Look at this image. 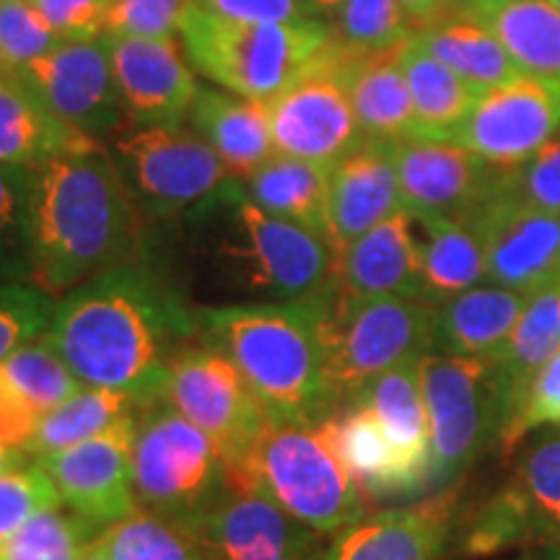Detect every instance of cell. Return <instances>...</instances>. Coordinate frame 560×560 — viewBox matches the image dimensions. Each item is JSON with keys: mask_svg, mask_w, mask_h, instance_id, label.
<instances>
[{"mask_svg": "<svg viewBox=\"0 0 560 560\" xmlns=\"http://www.w3.org/2000/svg\"><path fill=\"white\" fill-rule=\"evenodd\" d=\"M42 338L81 384L128 392L149 405L200 330L179 285L140 257L55 299Z\"/></svg>", "mask_w": 560, "mask_h": 560, "instance_id": "1", "label": "cell"}, {"mask_svg": "<svg viewBox=\"0 0 560 560\" xmlns=\"http://www.w3.org/2000/svg\"><path fill=\"white\" fill-rule=\"evenodd\" d=\"M143 223L102 143L34 166L19 240L24 283L58 299L140 260Z\"/></svg>", "mask_w": 560, "mask_h": 560, "instance_id": "2", "label": "cell"}, {"mask_svg": "<svg viewBox=\"0 0 560 560\" xmlns=\"http://www.w3.org/2000/svg\"><path fill=\"white\" fill-rule=\"evenodd\" d=\"M177 221L202 278L242 301L306 299L338 280L335 244L255 206L240 177Z\"/></svg>", "mask_w": 560, "mask_h": 560, "instance_id": "3", "label": "cell"}, {"mask_svg": "<svg viewBox=\"0 0 560 560\" xmlns=\"http://www.w3.org/2000/svg\"><path fill=\"white\" fill-rule=\"evenodd\" d=\"M195 317L200 340L229 355L270 423L319 425L340 410L327 374L317 293L195 306Z\"/></svg>", "mask_w": 560, "mask_h": 560, "instance_id": "4", "label": "cell"}, {"mask_svg": "<svg viewBox=\"0 0 560 560\" xmlns=\"http://www.w3.org/2000/svg\"><path fill=\"white\" fill-rule=\"evenodd\" d=\"M327 21H231L187 5L179 45L200 79L244 100L270 102L330 50Z\"/></svg>", "mask_w": 560, "mask_h": 560, "instance_id": "5", "label": "cell"}, {"mask_svg": "<svg viewBox=\"0 0 560 560\" xmlns=\"http://www.w3.org/2000/svg\"><path fill=\"white\" fill-rule=\"evenodd\" d=\"M242 490L268 495L325 537L366 520V495L340 459L325 420L319 425L268 423Z\"/></svg>", "mask_w": 560, "mask_h": 560, "instance_id": "6", "label": "cell"}, {"mask_svg": "<svg viewBox=\"0 0 560 560\" xmlns=\"http://www.w3.org/2000/svg\"><path fill=\"white\" fill-rule=\"evenodd\" d=\"M327 374L346 408L384 371L433 350V312L420 299H355L335 280L317 293Z\"/></svg>", "mask_w": 560, "mask_h": 560, "instance_id": "7", "label": "cell"}, {"mask_svg": "<svg viewBox=\"0 0 560 560\" xmlns=\"http://www.w3.org/2000/svg\"><path fill=\"white\" fill-rule=\"evenodd\" d=\"M418 374L431 433L429 490H444L503 436L509 389L493 361L444 350H429Z\"/></svg>", "mask_w": 560, "mask_h": 560, "instance_id": "8", "label": "cell"}, {"mask_svg": "<svg viewBox=\"0 0 560 560\" xmlns=\"http://www.w3.org/2000/svg\"><path fill=\"white\" fill-rule=\"evenodd\" d=\"M229 490L223 454L198 425L166 402L140 408L132 439V493L138 509L190 527Z\"/></svg>", "mask_w": 560, "mask_h": 560, "instance_id": "9", "label": "cell"}, {"mask_svg": "<svg viewBox=\"0 0 560 560\" xmlns=\"http://www.w3.org/2000/svg\"><path fill=\"white\" fill-rule=\"evenodd\" d=\"M104 151L143 219L177 221L234 177L187 122L122 125Z\"/></svg>", "mask_w": 560, "mask_h": 560, "instance_id": "10", "label": "cell"}, {"mask_svg": "<svg viewBox=\"0 0 560 560\" xmlns=\"http://www.w3.org/2000/svg\"><path fill=\"white\" fill-rule=\"evenodd\" d=\"M156 400L185 416L219 446L231 488L242 490L270 420L229 355L206 340H195L172 361Z\"/></svg>", "mask_w": 560, "mask_h": 560, "instance_id": "11", "label": "cell"}, {"mask_svg": "<svg viewBox=\"0 0 560 560\" xmlns=\"http://www.w3.org/2000/svg\"><path fill=\"white\" fill-rule=\"evenodd\" d=\"M340 55L335 39L304 75L265 102L276 153L332 166L366 140L340 79Z\"/></svg>", "mask_w": 560, "mask_h": 560, "instance_id": "12", "label": "cell"}, {"mask_svg": "<svg viewBox=\"0 0 560 560\" xmlns=\"http://www.w3.org/2000/svg\"><path fill=\"white\" fill-rule=\"evenodd\" d=\"M560 132V81L516 75L486 89L454 132L475 156L501 172H514Z\"/></svg>", "mask_w": 560, "mask_h": 560, "instance_id": "13", "label": "cell"}, {"mask_svg": "<svg viewBox=\"0 0 560 560\" xmlns=\"http://www.w3.org/2000/svg\"><path fill=\"white\" fill-rule=\"evenodd\" d=\"M13 75L24 81L62 122L94 143H104L128 125L104 34L62 39L55 50Z\"/></svg>", "mask_w": 560, "mask_h": 560, "instance_id": "14", "label": "cell"}, {"mask_svg": "<svg viewBox=\"0 0 560 560\" xmlns=\"http://www.w3.org/2000/svg\"><path fill=\"white\" fill-rule=\"evenodd\" d=\"M486 247V280L532 293L560 280V213L532 208L499 187L467 215Z\"/></svg>", "mask_w": 560, "mask_h": 560, "instance_id": "15", "label": "cell"}, {"mask_svg": "<svg viewBox=\"0 0 560 560\" xmlns=\"http://www.w3.org/2000/svg\"><path fill=\"white\" fill-rule=\"evenodd\" d=\"M138 412L100 436L37 459L58 488L62 506L102 532L138 509L132 493V439Z\"/></svg>", "mask_w": 560, "mask_h": 560, "instance_id": "16", "label": "cell"}, {"mask_svg": "<svg viewBox=\"0 0 560 560\" xmlns=\"http://www.w3.org/2000/svg\"><path fill=\"white\" fill-rule=\"evenodd\" d=\"M190 529L208 560H322L327 548L325 535L255 490L231 488Z\"/></svg>", "mask_w": 560, "mask_h": 560, "instance_id": "17", "label": "cell"}, {"mask_svg": "<svg viewBox=\"0 0 560 560\" xmlns=\"http://www.w3.org/2000/svg\"><path fill=\"white\" fill-rule=\"evenodd\" d=\"M177 39L104 34L128 122H187L202 81Z\"/></svg>", "mask_w": 560, "mask_h": 560, "instance_id": "18", "label": "cell"}, {"mask_svg": "<svg viewBox=\"0 0 560 560\" xmlns=\"http://www.w3.org/2000/svg\"><path fill=\"white\" fill-rule=\"evenodd\" d=\"M392 151L410 215H470L501 187V170L452 140L412 136Z\"/></svg>", "mask_w": 560, "mask_h": 560, "instance_id": "19", "label": "cell"}, {"mask_svg": "<svg viewBox=\"0 0 560 560\" xmlns=\"http://www.w3.org/2000/svg\"><path fill=\"white\" fill-rule=\"evenodd\" d=\"M400 210V174L392 143L363 140L330 166L327 231L338 252Z\"/></svg>", "mask_w": 560, "mask_h": 560, "instance_id": "20", "label": "cell"}, {"mask_svg": "<svg viewBox=\"0 0 560 560\" xmlns=\"http://www.w3.org/2000/svg\"><path fill=\"white\" fill-rule=\"evenodd\" d=\"M452 516V495L382 511L332 535L322 560H441L450 548Z\"/></svg>", "mask_w": 560, "mask_h": 560, "instance_id": "21", "label": "cell"}, {"mask_svg": "<svg viewBox=\"0 0 560 560\" xmlns=\"http://www.w3.org/2000/svg\"><path fill=\"white\" fill-rule=\"evenodd\" d=\"M338 283L355 299L423 301L418 234L408 210H400L340 249Z\"/></svg>", "mask_w": 560, "mask_h": 560, "instance_id": "22", "label": "cell"}, {"mask_svg": "<svg viewBox=\"0 0 560 560\" xmlns=\"http://www.w3.org/2000/svg\"><path fill=\"white\" fill-rule=\"evenodd\" d=\"M527 299V293L490 283L441 301L433 312V350L495 361L506 348Z\"/></svg>", "mask_w": 560, "mask_h": 560, "instance_id": "23", "label": "cell"}, {"mask_svg": "<svg viewBox=\"0 0 560 560\" xmlns=\"http://www.w3.org/2000/svg\"><path fill=\"white\" fill-rule=\"evenodd\" d=\"M187 125L215 151L234 177H247L276 153L268 104L244 100L213 83H202Z\"/></svg>", "mask_w": 560, "mask_h": 560, "instance_id": "24", "label": "cell"}, {"mask_svg": "<svg viewBox=\"0 0 560 560\" xmlns=\"http://www.w3.org/2000/svg\"><path fill=\"white\" fill-rule=\"evenodd\" d=\"M340 79L363 138L397 143L416 136V112L395 52L361 55L342 47Z\"/></svg>", "mask_w": 560, "mask_h": 560, "instance_id": "25", "label": "cell"}, {"mask_svg": "<svg viewBox=\"0 0 560 560\" xmlns=\"http://www.w3.org/2000/svg\"><path fill=\"white\" fill-rule=\"evenodd\" d=\"M459 13L486 26L522 75L560 81V9L552 0H470Z\"/></svg>", "mask_w": 560, "mask_h": 560, "instance_id": "26", "label": "cell"}, {"mask_svg": "<svg viewBox=\"0 0 560 560\" xmlns=\"http://www.w3.org/2000/svg\"><path fill=\"white\" fill-rule=\"evenodd\" d=\"M94 145L100 143L62 122L24 81L0 73V164L34 170Z\"/></svg>", "mask_w": 560, "mask_h": 560, "instance_id": "27", "label": "cell"}, {"mask_svg": "<svg viewBox=\"0 0 560 560\" xmlns=\"http://www.w3.org/2000/svg\"><path fill=\"white\" fill-rule=\"evenodd\" d=\"M363 405L371 416L380 420L410 478L416 480L418 493L429 490L431 470V433L429 412H425L423 389H420L418 361L384 371L371 380L353 400Z\"/></svg>", "mask_w": 560, "mask_h": 560, "instance_id": "28", "label": "cell"}, {"mask_svg": "<svg viewBox=\"0 0 560 560\" xmlns=\"http://www.w3.org/2000/svg\"><path fill=\"white\" fill-rule=\"evenodd\" d=\"M423 272V301H441L486 280V247L467 215H412Z\"/></svg>", "mask_w": 560, "mask_h": 560, "instance_id": "29", "label": "cell"}, {"mask_svg": "<svg viewBox=\"0 0 560 560\" xmlns=\"http://www.w3.org/2000/svg\"><path fill=\"white\" fill-rule=\"evenodd\" d=\"M325 423L338 446L340 459L346 462L348 472L359 482L366 499L382 501L392 495L418 493L416 480L410 478L408 467L402 465L400 454L392 446L380 420L363 405L350 402Z\"/></svg>", "mask_w": 560, "mask_h": 560, "instance_id": "30", "label": "cell"}, {"mask_svg": "<svg viewBox=\"0 0 560 560\" xmlns=\"http://www.w3.org/2000/svg\"><path fill=\"white\" fill-rule=\"evenodd\" d=\"M240 179L255 206L330 240V231H327L330 166L289 156V153H272L255 172Z\"/></svg>", "mask_w": 560, "mask_h": 560, "instance_id": "31", "label": "cell"}, {"mask_svg": "<svg viewBox=\"0 0 560 560\" xmlns=\"http://www.w3.org/2000/svg\"><path fill=\"white\" fill-rule=\"evenodd\" d=\"M416 112V136L452 140L482 91L425 52L416 39L395 50Z\"/></svg>", "mask_w": 560, "mask_h": 560, "instance_id": "32", "label": "cell"}, {"mask_svg": "<svg viewBox=\"0 0 560 560\" xmlns=\"http://www.w3.org/2000/svg\"><path fill=\"white\" fill-rule=\"evenodd\" d=\"M412 39L480 91L501 86L522 75L501 42L486 26L462 13L444 16L436 24L418 30Z\"/></svg>", "mask_w": 560, "mask_h": 560, "instance_id": "33", "label": "cell"}, {"mask_svg": "<svg viewBox=\"0 0 560 560\" xmlns=\"http://www.w3.org/2000/svg\"><path fill=\"white\" fill-rule=\"evenodd\" d=\"M560 350V280L532 293L514 332L493 363L501 369L509 389L511 418L524 400V392L545 363ZM511 423V420H509ZM509 429V425H506Z\"/></svg>", "mask_w": 560, "mask_h": 560, "instance_id": "34", "label": "cell"}, {"mask_svg": "<svg viewBox=\"0 0 560 560\" xmlns=\"http://www.w3.org/2000/svg\"><path fill=\"white\" fill-rule=\"evenodd\" d=\"M143 405L145 402H140L128 392L81 387L73 397H68L66 402L42 418L26 454L37 462L50 457V454L66 452L70 446L100 436L115 423H120L122 418L138 412Z\"/></svg>", "mask_w": 560, "mask_h": 560, "instance_id": "35", "label": "cell"}, {"mask_svg": "<svg viewBox=\"0 0 560 560\" xmlns=\"http://www.w3.org/2000/svg\"><path fill=\"white\" fill-rule=\"evenodd\" d=\"M107 560H208L200 537L187 524L136 509L94 540Z\"/></svg>", "mask_w": 560, "mask_h": 560, "instance_id": "36", "label": "cell"}, {"mask_svg": "<svg viewBox=\"0 0 560 560\" xmlns=\"http://www.w3.org/2000/svg\"><path fill=\"white\" fill-rule=\"evenodd\" d=\"M509 488L527 506L537 535L552 540L560 527V425H550L524 444Z\"/></svg>", "mask_w": 560, "mask_h": 560, "instance_id": "37", "label": "cell"}, {"mask_svg": "<svg viewBox=\"0 0 560 560\" xmlns=\"http://www.w3.org/2000/svg\"><path fill=\"white\" fill-rule=\"evenodd\" d=\"M100 535L70 509H47L0 540V560H81Z\"/></svg>", "mask_w": 560, "mask_h": 560, "instance_id": "38", "label": "cell"}, {"mask_svg": "<svg viewBox=\"0 0 560 560\" xmlns=\"http://www.w3.org/2000/svg\"><path fill=\"white\" fill-rule=\"evenodd\" d=\"M330 26L346 50L361 55L395 52L416 34L400 0H342Z\"/></svg>", "mask_w": 560, "mask_h": 560, "instance_id": "39", "label": "cell"}, {"mask_svg": "<svg viewBox=\"0 0 560 560\" xmlns=\"http://www.w3.org/2000/svg\"><path fill=\"white\" fill-rule=\"evenodd\" d=\"M0 374L42 416H47V412L66 402L68 397H73L81 387H86L45 338L26 342L9 359L0 361Z\"/></svg>", "mask_w": 560, "mask_h": 560, "instance_id": "40", "label": "cell"}, {"mask_svg": "<svg viewBox=\"0 0 560 560\" xmlns=\"http://www.w3.org/2000/svg\"><path fill=\"white\" fill-rule=\"evenodd\" d=\"M62 39L32 0H0V73H19Z\"/></svg>", "mask_w": 560, "mask_h": 560, "instance_id": "41", "label": "cell"}, {"mask_svg": "<svg viewBox=\"0 0 560 560\" xmlns=\"http://www.w3.org/2000/svg\"><path fill=\"white\" fill-rule=\"evenodd\" d=\"M537 527L520 495L509 486L488 501L475 516L470 532L465 535V552L470 556H493L514 548L524 540H537Z\"/></svg>", "mask_w": 560, "mask_h": 560, "instance_id": "42", "label": "cell"}, {"mask_svg": "<svg viewBox=\"0 0 560 560\" xmlns=\"http://www.w3.org/2000/svg\"><path fill=\"white\" fill-rule=\"evenodd\" d=\"M55 296L32 283L0 285V361L26 342L39 340L50 325Z\"/></svg>", "mask_w": 560, "mask_h": 560, "instance_id": "43", "label": "cell"}, {"mask_svg": "<svg viewBox=\"0 0 560 560\" xmlns=\"http://www.w3.org/2000/svg\"><path fill=\"white\" fill-rule=\"evenodd\" d=\"M62 506L58 488L39 462L0 475V540L47 509Z\"/></svg>", "mask_w": 560, "mask_h": 560, "instance_id": "44", "label": "cell"}, {"mask_svg": "<svg viewBox=\"0 0 560 560\" xmlns=\"http://www.w3.org/2000/svg\"><path fill=\"white\" fill-rule=\"evenodd\" d=\"M501 187L532 208L560 213V132L514 172H503Z\"/></svg>", "mask_w": 560, "mask_h": 560, "instance_id": "45", "label": "cell"}, {"mask_svg": "<svg viewBox=\"0 0 560 560\" xmlns=\"http://www.w3.org/2000/svg\"><path fill=\"white\" fill-rule=\"evenodd\" d=\"M192 0H112L104 34L179 37V21Z\"/></svg>", "mask_w": 560, "mask_h": 560, "instance_id": "46", "label": "cell"}, {"mask_svg": "<svg viewBox=\"0 0 560 560\" xmlns=\"http://www.w3.org/2000/svg\"><path fill=\"white\" fill-rule=\"evenodd\" d=\"M545 425H560V350L537 371L501 441L511 450L524 433L545 429Z\"/></svg>", "mask_w": 560, "mask_h": 560, "instance_id": "47", "label": "cell"}, {"mask_svg": "<svg viewBox=\"0 0 560 560\" xmlns=\"http://www.w3.org/2000/svg\"><path fill=\"white\" fill-rule=\"evenodd\" d=\"M42 16L66 39L102 37L112 0H32Z\"/></svg>", "mask_w": 560, "mask_h": 560, "instance_id": "48", "label": "cell"}, {"mask_svg": "<svg viewBox=\"0 0 560 560\" xmlns=\"http://www.w3.org/2000/svg\"><path fill=\"white\" fill-rule=\"evenodd\" d=\"M42 412L34 405L21 397L16 389L5 382L0 374V446L9 452L26 454L30 450L34 433L42 423ZM30 457V454H26Z\"/></svg>", "mask_w": 560, "mask_h": 560, "instance_id": "49", "label": "cell"}, {"mask_svg": "<svg viewBox=\"0 0 560 560\" xmlns=\"http://www.w3.org/2000/svg\"><path fill=\"white\" fill-rule=\"evenodd\" d=\"M192 5L231 21H317L301 0H192Z\"/></svg>", "mask_w": 560, "mask_h": 560, "instance_id": "50", "label": "cell"}, {"mask_svg": "<svg viewBox=\"0 0 560 560\" xmlns=\"http://www.w3.org/2000/svg\"><path fill=\"white\" fill-rule=\"evenodd\" d=\"M30 172L26 166L0 164V252L13 249L19 255Z\"/></svg>", "mask_w": 560, "mask_h": 560, "instance_id": "51", "label": "cell"}, {"mask_svg": "<svg viewBox=\"0 0 560 560\" xmlns=\"http://www.w3.org/2000/svg\"><path fill=\"white\" fill-rule=\"evenodd\" d=\"M405 13H408L410 24L418 30H425V26L436 24L446 16V9L441 0H400Z\"/></svg>", "mask_w": 560, "mask_h": 560, "instance_id": "52", "label": "cell"}, {"mask_svg": "<svg viewBox=\"0 0 560 560\" xmlns=\"http://www.w3.org/2000/svg\"><path fill=\"white\" fill-rule=\"evenodd\" d=\"M304 3V9L312 13V19H332L338 9L342 5V0H301Z\"/></svg>", "mask_w": 560, "mask_h": 560, "instance_id": "53", "label": "cell"}, {"mask_svg": "<svg viewBox=\"0 0 560 560\" xmlns=\"http://www.w3.org/2000/svg\"><path fill=\"white\" fill-rule=\"evenodd\" d=\"M30 462H34V459L26 457V454L9 452V450H3V446H0V475L9 472V470H16V467L30 465Z\"/></svg>", "mask_w": 560, "mask_h": 560, "instance_id": "54", "label": "cell"}, {"mask_svg": "<svg viewBox=\"0 0 560 560\" xmlns=\"http://www.w3.org/2000/svg\"><path fill=\"white\" fill-rule=\"evenodd\" d=\"M527 560H560V542L548 545V548H542L537 556H529Z\"/></svg>", "mask_w": 560, "mask_h": 560, "instance_id": "55", "label": "cell"}, {"mask_svg": "<svg viewBox=\"0 0 560 560\" xmlns=\"http://www.w3.org/2000/svg\"><path fill=\"white\" fill-rule=\"evenodd\" d=\"M441 3H444L446 16H452V13H459L462 9H465V5L470 3V0H441Z\"/></svg>", "mask_w": 560, "mask_h": 560, "instance_id": "56", "label": "cell"}, {"mask_svg": "<svg viewBox=\"0 0 560 560\" xmlns=\"http://www.w3.org/2000/svg\"><path fill=\"white\" fill-rule=\"evenodd\" d=\"M81 560H107V558H104L102 552L94 548V542H91V548H89L86 552H83V558H81Z\"/></svg>", "mask_w": 560, "mask_h": 560, "instance_id": "57", "label": "cell"}, {"mask_svg": "<svg viewBox=\"0 0 560 560\" xmlns=\"http://www.w3.org/2000/svg\"><path fill=\"white\" fill-rule=\"evenodd\" d=\"M552 540H556V542H560V527H558V532H556V535H552Z\"/></svg>", "mask_w": 560, "mask_h": 560, "instance_id": "58", "label": "cell"}, {"mask_svg": "<svg viewBox=\"0 0 560 560\" xmlns=\"http://www.w3.org/2000/svg\"><path fill=\"white\" fill-rule=\"evenodd\" d=\"M552 3H556V5H558V9H560V0H552Z\"/></svg>", "mask_w": 560, "mask_h": 560, "instance_id": "59", "label": "cell"}]
</instances>
